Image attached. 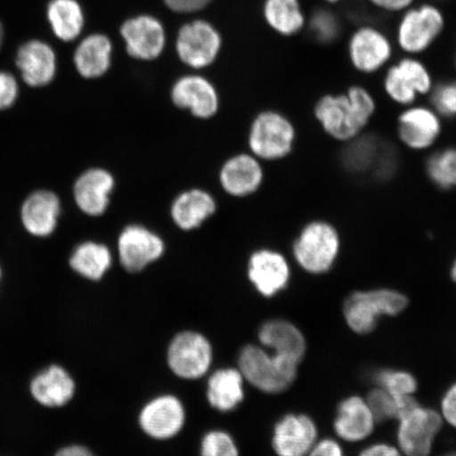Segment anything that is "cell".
Here are the masks:
<instances>
[{
    "label": "cell",
    "mask_w": 456,
    "mask_h": 456,
    "mask_svg": "<svg viewBox=\"0 0 456 456\" xmlns=\"http://www.w3.org/2000/svg\"><path fill=\"white\" fill-rule=\"evenodd\" d=\"M321 2L324 4V5H329V7H335V5L345 3L346 0H321Z\"/></svg>",
    "instance_id": "cell-46"
},
{
    "label": "cell",
    "mask_w": 456,
    "mask_h": 456,
    "mask_svg": "<svg viewBox=\"0 0 456 456\" xmlns=\"http://www.w3.org/2000/svg\"><path fill=\"white\" fill-rule=\"evenodd\" d=\"M376 420L366 399L353 395L341 401L334 420V430L341 440L358 443L374 431Z\"/></svg>",
    "instance_id": "cell-23"
},
{
    "label": "cell",
    "mask_w": 456,
    "mask_h": 456,
    "mask_svg": "<svg viewBox=\"0 0 456 456\" xmlns=\"http://www.w3.org/2000/svg\"><path fill=\"white\" fill-rule=\"evenodd\" d=\"M359 456H403L401 450L389 444H374L364 449Z\"/></svg>",
    "instance_id": "cell-44"
},
{
    "label": "cell",
    "mask_w": 456,
    "mask_h": 456,
    "mask_svg": "<svg viewBox=\"0 0 456 456\" xmlns=\"http://www.w3.org/2000/svg\"><path fill=\"white\" fill-rule=\"evenodd\" d=\"M4 28L2 24V21H0V50H2V47L4 45Z\"/></svg>",
    "instance_id": "cell-48"
},
{
    "label": "cell",
    "mask_w": 456,
    "mask_h": 456,
    "mask_svg": "<svg viewBox=\"0 0 456 456\" xmlns=\"http://www.w3.org/2000/svg\"><path fill=\"white\" fill-rule=\"evenodd\" d=\"M213 0H164L170 10L178 13H193L202 10Z\"/></svg>",
    "instance_id": "cell-42"
},
{
    "label": "cell",
    "mask_w": 456,
    "mask_h": 456,
    "mask_svg": "<svg viewBox=\"0 0 456 456\" xmlns=\"http://www.w3.org/2000/svg\"><path fill=\"white\" fill-rule=\"evenodd\" d=\"M248 273L249 281L265 297H273L287 289L290 279L288 259L273 249L256 250L250 256Z\"/></svg>",
    "instance_id": "cell-17"
},
{
    "label": "cell",
    "mask_w": 456,
    "mask_h": 456,
    "mask_svg": "<svg viewBox=\"0 0 456 456\" xmlns=\"http://www.w3.org/2000/svg\"><path fill=\"white\" fill-rule=\"evenodd\" d=\"M366 2L381 13L399 15L412 7L418 0H366Z\"/></svg>",
    "instance_id": "cell-40"
},
{
    "label": "cell",
    "mask_w": 456,
    "mask_h": 456,
    "mask_svg": "<svg viewBox=\"0 0 456 456\" xmlns=\"http://www.w3.org/2000/svg\"><path fill=\"white\" fill-rule=\"evenodd\" d=\"M406 295L389 288L355 290L347 296L344 316L347 327L358 335H368L378 327L383 316L395 317L407 309Z\"/></svg>",
    "instance_id": "cell-4"
},
{
    "label": "cell",
    "mask_w": 456,
    "mask_h": 456,
    "mask_svg": "<svg viewBox=\"0 0 456 456\" xmlns=\"http://www.w3.org/2000/svg\"><path fill=\"white\" fill-rule=\"evenodd\" d=\"M398 16L393 41L403 55L427 53L443 37L447 25L440 5L432 2L416 3Z\"/></svg>",
    "instance_id": "cell-2"
},
{
    "label": "cell",
    "mask_w": 456,
    "mask_h": 456,
    "mask_svg": "<svg viewBox=\"0 0 456 456\" xmlns=\"http://www.w3.org/2000/svg\"><path fill=\"white\" fill-rule=\"evenodd\" d=\"M397 420L398 449L403 456H429L444 425L441 413L416 401L399 414Z\"/></svg>",
    "instance_id": "cell-9"
},
{
    "label": "cell",
    "mask_w": 456,
    "mask_h": 456,
    "mask_svg": "<svg viewBox=\"0 0 456 456\" xmlns=\"http://www.w3.org/2000/svg\"><path fill=\"white\" fill-rule=\"evenodd\" d=\"M306 28H309L313 38L322 45L338 42L342 30L340 17L329 5L314 10L307 16Z\"/></svg>",
    "instance_id": "cell-35"
},
{
    "label": "cell",
    "mask_w": 456,
    "mask_h": 456,
    "mask_svg": "<svg viewBox=\"0 0 456 456\" xmlns=\"http://www.w3.org/2000/svg\"><path fill=\"white\" fill-rule=\"evenodd\" d=\"M76 390V381L60 364H50L39 370L28 384V391L34 401L49 409L66 406L72 401Z\"/></svg>",
    "instance_id": "cell-19"
},
{
    "label": "cell",
    "mask_w": 456,
    "mask_h": 456,
    "mask_svg": "<svg viewBox=\"0 0 456 456\" xmlns=\"http://www.w3.org/2000/svg\"><path fill=\"white\" fill-rule=\"evenodd\" d=\"M264 178L259 159L250 155H239L228 159L220 174L222 187L235 197L252 195L259 190Z\"/></svg>",
    "instance_id": "cell-25"
},
{
    "label": "cell",
    "mask_w": 456,
    "mask_h": 456,
    "mask_svg": "<svg viewBox=\"0 0 456 456\" xmlns=\"http://www.w3.org/2000/svg\"><path fill=\"white\" fill-rule=\"evenodd\" d=\"M396 133L399 142L408 150H431L443 133V118L431 106L404 107L397 118Z\"/></svg>",
    "instance_id": "cell-10"
},
{
    "label": "cell",
    "mask_w": 456,
    "mask_h": 456,
    "mask_svg": "<svg viewBox=\"0 0 456 456\" xmlns=\"http://www.w3.org/2000/svg\"><path fill=\"white\" fill-rule=\"evenodd\" d=\"M121 36L130 56L152 61L162 54L167 36L162 22L151 15L134 16L124 22Z\"/></svg>",
    "instance_id": "cell-14"
},
{
    "label": "cell",
    "mask_w": 456,
    "mask_h": 456,
    "mask_svg": "<svg viewBox=\"0 0 456 456\" xmlns=\"http://www.w3.org/2000/svg\"><path fill=\"white\" fill-rule=\"evenodd\" d=\"M114 185L116 182L110 171L102 168L85 171L73 187L77 208L90 216H102L110 207Z\"/></svg>",
    "instance_id": "cell-21"
},
{
    "label": "cell",
    "mask_w": 456,
    "mask_h": 456,
    "mask_svg": "<svg viewBox=\"0 0 456 456\" xmlns=\"http://www.w3.org/2000/svg\"><path fill=\"white\" fill-rule=\"evenodd\" d=\"M428 179L438 190H456V146H448L433 151L426 159Z\"/></svg>",
    "instance_id": "cell-34"
},
{
    "label": "cell",
    "mask_w": 456,
    "mask_h": 456,
    "mask_svg": "<svg viewBox=\"0 0 456 456\" xmlns=\"http://www.w3.org/2000/svg\"><path fill=\"white\" fill-rule=\"evenodd\" d=\"M306 456H345L340 444L330 438H324L314 444L309 454Z\"/></svg>",
    "instance_id": "cell-43"
},
{
    "label": "cell",
    "mask_w": 456,
    "mask_h": 456,
    "mask_svg": "<svg viewBox=\"0 0 456 456\" xmlns=\"http://www.w3.org/2000/svg\"><path fill=\"white\" fill-rule=\"evenodd\" d=\"M239 369L250 385L269 395L288 391L298 372L297 364L256 346H245L241 351Z\"/></svg>",
    "instance_id": "cell-5"
},
{
    "label": "cell",
    "mask_w": 456,
    "mask_h": 456,
    "mask_svg": "<svg viewBox=\"0 0 456 456\" xmlns=\"http://www.w3.org/2000/svg\"><path fill=\"white\" fill-rule=\"evenodd\" d=\"M364 399L374 416L376 424L386 423L392 419L397 420L401 409L395 399L383 387L376 386Z\"/></svg>",
    "instance_id": "cell-37"
},
{
    "label": "cell",
    "mask_w": 456,
    "mask_h": 456,
    "mask_svg": "<svg viewBox=\"0 0 456 456\" xmlns=\"http://www.w3.org/2000/svg\"><path fill=\"white\" fill-rule=\"evenodd\" d=\"M262 345L272 350L273 354L297 364L304 361L306 353L305 335L295 324L285 321H271L259 330Z\"/></svg>",
    "instance_id": "cell-24"
},
{
    "label": "cell",
    "mask_w": 456,
    "mask_h": 456,
    "mask_svg": "<svg viewBox=\"0 0 456 456\" xmlns=\"http://www.w3.org/2000/svg\"><path fill=\"white\" fill-rule=\"evenodd\" d=\"M341 247L338 228L328 220L315 219L301 228L293 243V256L302 270L322 276L332 271Z\"/></svg>",
    "instance_id": "cell-3"
},
{
    "label": "cell",
    "mask_w": 456,
    "mask_h": 456,
    "mask_svg": "<svg viewBox=\"0 0 456 456\" xmlns=\"http://www.w3.org/2000/svg\"><path fill=\"white\" fill-rule=\"evenodd\" d=\"M2 277H3V271H2V267H0V281H2Z\"/></svg>",
    "instance_id": "cell-51"
},
{
    "label": "cell",
    "mask_w": 456,
    "mask_h": 456,
    "mask_svg": "<svg viewBox=\"0 0 456 456\" xmlns=\"http://www.w3.org/2000/svg\"><path fill=\"white\" fill-rule=\"evenodd\" d=\"M443 456H456V452H449L447 454H444Z\"/></svg>",
    "instance_id": "cell-50"
},
{
    "label": "cell",
    "mask_w": 456,
    "mask_h": 456,
    "mask_svg": "<svg viewBox=\"0 0 456 456\" xmlns=\"http://www.w3.org/2000/svg\"><path fill=\"white\" fill-rule=\"evenodd\" d=\"M243 376L236 369H224L208 380V399L210 406L219 411H231L243 401Z\"/></svg>",
    "instance_id": "cell-30"
},
{
    "label": "cell",
    "mask_w": 456,
    "mask_h": 456,
    "mask_svg": "<svg viewBox=\"0 0 456 456\" xmlns=\"http://www.w3.org/2000/svg\"><path fill=\"white\" fill-rule=\"evenodd\" d=\"M317 438V426L310 416L288 414L273 429V449L278 456H306Z\"/></svg>",
    "instance_id": "cell-16"
},
{
    "label": "cell",
    "mask_w": 456,
    "mask_h": 456,
    "mask_svg": "<svg viewBox=\"0 0 456 456\" xmlns=\"http://www.w3.org/2000/svg\"><path fill=\"white\" fill-rule=\"evenodd\" d=\"M20 94V86L12 73L0 71V110L12 107Z\"/></svg>",
    "instance_id": "cell-39"
},
{
    "label": "cell",
    "mask_w": 456,
    "mask_h": 456,
    "mask_svg": "<svg viewBox=\"0 0 456 456\" xmlns=\"http://www.w3.org/2000/svg\"><path fill=\"white\" fill-rule=\"evenodd\" d=\"M216 205L213 196L202 190H191L181 193L171 207V218L181 230L198 228L212 216Z\"/></svg>",
    "instance_id": "cell-27"
},
{
    "label": "cell",
    "mask_w": 456,
    "mask_h": 456,
    "mask_svg": "<svg viewBox=\"0 0 456 456\" xmlns=\"http://www.w3.org/2000/svg\"><path fill=\"white\" fill-rule=\"evenodd\" d=\"M346 144L342 161L346 169L358 174L374 170L383 151L380 142L374 136L362 134Z\"/></svg>",
    "instance_id": "cell-33"
},
{
    "label": "cell",
    "mask_w": 456,
    "mask_h": 456,
    "mask_svg": "<svg viewBox=\"0 0 456 456\" xmlns=\"http://www.w3.org/2000/svg\"><path fill=\"white\" fill-rule=\"evenodd\" d=\"M378 110L370 91L352 85L342 94H327L313 108L314 118L330 139L349 142L363 134Z\"/></svg>",
    "instance_id": "cell-1"
},
{
    "label": "cell",
    "mask_w": 456,
    "mask_h": 456,
    "mask_svg": "<svg viewBox=\"0 0 456 456\" xmlns=\"http://www.w3.org/2000/svg\"><path fill=\"white\" fill-rule=\"evenodd\" d=\"M395 44L383 28L373 24L357 26L346 42L350 65L363 76L386 69L395 56Z\"/></svg>",
    "instance_id": "cell-6"
},
{
    "label": "cell",
    "mask_w": 456,
    "mask_h": 456,
    "mask_svg": "<svg viewBox=\"0 0 456 456\" xmlns=\"http://www.w3.org/2000/svg\"><path fill=\"white\" fill-rule=\"evenodd\" d=\"M139 421L147 436L169 440L178 435L185 423L183 404L175 396H159L142 408Z\"/></svg>",
    "instance_id": "cell-18"
},
{
    "label": "cell",
    "mask_w": 456,
    "mask_h": 456,
    "mask_svg": "<svg viewBox=\"0 0 456 456\" xmlns=\"http://www.w3.org/2000/svg\"><path fill=\"white\" fill-rule=\"evenodd\" d=\"M450 277H452V281L456 283V256L452 261V267H450Z\"/></svg>",
    "instance_id": "cell-47"
},
{
    "label": "cell",
    "mask_w": 456,
    "mask_h": 456,
    "mask_svg": "<svg viewBox=\"0 0 456 456\" xmlns=\"http://www.w3.org/2000/svg\"><path fill=\"white\" fill-rule=\"evenodd\" d=\"M171 100L181 110H190L199 118H209L219 110V96L214 85L200 76L178 79L171 89Z\"/></svg>",
    "instance_id": "cell-20"
},
{
    "label": "cell",
    "mask_w": 456,
    "mask_h": 456,
    "mask_svg": "<svg viewBox=\"0 0 456 456\" xmlns=\"http://www.w3.org/2000/svg\"><path fill=\"white\" fill-rule=\"evenodd\" d=\"M112 43L104 34L94 33L85 37L74 51L73 62L79 76L98 78L110 70Z\"/></svg>",
    "instance_id": "cell-26"
},
{
    "label": "cell",
    "mask_w": 456,
    "mask_h": 456,
    "mask_svg": "<svg viewBox=\"0 0 456 456\" xmlns=\"http://www.w3.org/2000/svg\"><path fill=\"white\" fill-rule=\"evenodd\" d=\"M118 248L124 269L138 273L161 258L165 244L157 233L144 226L134 224L124 228L118 237Z\"/></svg>",
    "instance_id": "cell-13"
},
{
    "label": "cell",
    "mask_w": 456,
    "mask_h": 456,
    "mask_svg": "<svg viewBox=\"0 0 456 456\" xmlns=\"http://www.w3.org/2000/svg\"><path fill=\"white\" fill-rule=\"evenodd\" d=\"M54 456H96L87 447L83 444H70V446L62 447L55 452Z\"/></svg>",
    "instance_id": "cell-45"
},
{
    "label": "cell",
    "mask_w": 456,
    "mask_h": 456,
    "mask_svg": "<svg viewBox=\"0 0 456 456\" xmlns=\"http://www.w3.org/2000/svg\"><path fill=\"white\" fill-rule=\"evenodd\" d=\"M376 386L383 387L395 399L401 413L416 402L415 392L418 391V380L406 370L385 369L374 375ZM399 413V414H401Z\"/></svg>",
    "instance_id": "cell-32"
},
{
    "label": "cell",
    "mask_w": 456,
    "mask_h": 456,
    "mask_svg": "<svg viewBox=\"0 0 456 456\" xmlns=\"http://www.w3.org/2000/svg\"><path fill=\"white\" fill-rule=\"evenodd\" d=\"M201 456H239V452L226 432L212 431L203 438Z\"/></svg>",
    "instance_id": "cell-38"
},
{
    "label": "cell",
    "mask_w": 456,
    "mask_h": 456,
    "mask_svg": "<svg viewBox=\"0 0 456 456\" xmlns=\"http://www.w3.org/2000/svg\"><path fill=\"white\" fill-rule=\"evenodd\" d=\"M222 45L220 33L209 22L195 20L180 28L175 49L180 60L195 69L213 64Z\"/></svg>",
    "instance_id": "cell-11"
},
{
    "label": "cell",
    "mask_w": 456,
    "mask_h": 456,
    "mask_svg": "<svg viewBox=\"0 0 456 456\" xmlns=\"http://www.w3.org/2000/svg\"><path fill=\"white\" fill-rule=\"evenodd\" d=\"M168 364L173 372L184 379H197L208 372L213 361V349L203 335L182 332L170 342Z\"/></svg>",
    "instance_id": "cell-12"
},
{
    "label": "cell",
    "mask_w": 456,
    "mask_h": 456,
    "mask_svg": "<svg viewBox=\"0 0 456 456\" xmlns=\"http://www.w3.org/2000/svg\"><path fill=\"white\" fill-rule=\"evenodd\" d=\"M429 2L440 4V3L452 2V0H429Z\"/></svg>",
    "instance_id": "cell-49"
},
{
    "label": "cell",
    "mask_w": 456,
    "mask_h": 456,
    "mask_svg": "<svg viewBox=\"0 0 456 456\" xmlns=\"http://www.w3.org/2000/svg\"><path fill=\"white\" fill-rule=\"evenodd\" d=\"M71 269L88 281H98L110 271L112 256L104 244L94 241L79 244L69 260Z\"/></svg>",
    "instance_id": "cell-31"
},
{
    "label": "cell",
    "mask_w": 456,
    "mask_h": 456,
    "mask_svg": "<svg viewBox=\"0 0 456 456\" xmlns=\"http://www.w3.org/2000/svg\"><path fill=\"white\" fill-rule=\"evenodd\" d=\"M435 84L429 67L419 56L403 55L386 68L383 78L387 98L403 108L415 104L419 96L429 95Z\"/></svg>",
    "instance_id": "cell-7"
},
{
    "label": "cell",
    "mask_w": 456,
    "mask_h": 456,
    "mask_svg": "<svg viewBox=\"0 0 456 456\" xmlns=\"http://www.w3.org/2000/svg\"><path fill=\"white\" fill-rule=\"evenodd\" d=\"M297 138L295 125L278 111L261 112L250 128L248 144L253 156L265 161H279L294 150Z\"/></svg>",
    "instance_id": "cell-8"
},
{
    "label": "cell",
    "mask_w": 456,
    "mask_h": 456,
    "mask_svg": "<svg viewBox=\"0 0 456 456\" xmlns=\"http://www.w3.org/2000/svg\"><path fill=\"white\" fill-rule=\"evenodd\" d=\"M441 415L444 421L456 429V383L444 393L441 403Z\"/></svg>",
    "instance_id": "cell-41"
},
{
    "label": "cell",
    "mask_w": 456,
    "mask_h": 456,
    "mask_svg": "<svg viewBox=\"0 0 456 456\" xmlns=\"http://www.w3.org/2000/svg\"><path fill=\"white\" fill-rule=\"evenodd\" d=\"M61 215V201L54 192L37 191L31 193L20 209L21 224L36 237H48L56 230Z\"/></svg>",
    "instance_id": "cell-22"
},
{
    "label": "cell",
    "mask_w": 456,
    "mask_h": 456,
    "mask_svg": "<svg viewBox=\"0 0 456 456\" xmlns=\"http://www.w3.org/2000/svg\"><path fill=\"white\" fill-rule=\"evenodd\" d=\"M47 20L54 37L70 43L81 36L85 27V14L77 0H50Z\"/></svg>",
    "instance_id": "cell-29"
},
{
    "label": "cell",
    "mask_w": 456,
    "mask_h": 456,
    "mask_svg": "<svg viewBox=\"0 0 456 456\" xmlns=\"http://www.w3.org/2000/svg\"><path fill=\"white\" fill-rule=\"evenodd\" d=\"M264 16L273 31L290 37L305 30L309 15L301 0H265Z\"/></svg>",
    "instance_id": "cell-28"
},
{
    "label": "cell",
    "mask_w": 456,
    "mask_h": 456,
    "mask_svg": "<svg viewBox=\"0 0 456 456\" xmlns=\"http://www.w3.org/2000/svg\"><path fill=\"white\" fill-rule=\"evenodd\" d=\"M22 81L28 87L42 88L53 82L57 71L54 50L41 39H31L20 45L15 57Z\"/></svg>",
    "instance_id": "cell-15"
},
{
    "label": "cell",
    "mask_w": 456,
    "mask_h": 456,
    "mask_svg": "<svg viewBox=\"0 0 456 456\" xmlns=\"http://www.w3.org/2000/svg\"><path fill=\"white\" fill-rule=\"evenodd\" d=\"M428 96L430 106L442 118H456V78L435 84Z\"/></svg>",
    "instance_id": "cell-36"
},
{
    "label": "cell",
    "mask_w": 456,
    "mask_h": 456,
    "mask_svg": "<svg viewBox=\"0 0 456 456\" xmlns=\"http://www.w3.org/2000/svg\"><path fill=\"white\" fill-rule=\"evenodd\" d=\"M454 68H455V70H456V55H455V59H454Z\"/></svg>",
    "instance_id": "cell-52"
}]
</instances>
